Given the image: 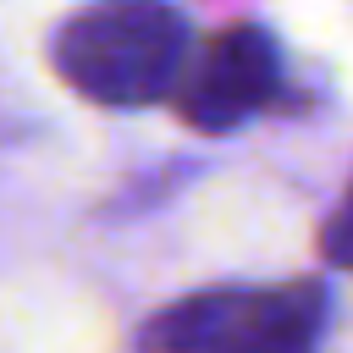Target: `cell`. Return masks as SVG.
<instances>
[{"label": "cell", "instance_id": "2", "mask_svg": "<svg viewBox=\"0 0 353 353\" xmlns=\"http://www.w3.org/2000/svg\"><path fill=\"white\" fill-rule=\"evenodd\" d=\"M281 99V50L259 22H232L204 39V50H188V66L171 88L176 116L193 132H232L254 110Z\"/></svg>", "mask_w": 353, "mask_h": 353}, {"label": "cell", "instance_id": "5", "mask_svg": "<svg viewBox=\"0 0 353 353\" xmlns=\"http://www.w3.org/2000/svg\"><path fill=\"white\" fill-rule=\"evenodd\" d=\"M320 254L331 259V265H342V270H353V182H347V199H342V210L320 226Z\"/></svg>", "mask_w": 353, "mask_h": 353}, {"label": "cell", "instance_id": "4", "mask_svg": "<svg viewBox=\"0 0 353 353\" xmlns=\"http://www.w3.org/2000/svg\"><path fill=\"white\" fill-rule=\"evenodd\" d=\"M237 309H243V287L188 292V298H176L171 309H160V314L143 325L138 347H143V353H215V347L226 342Z\"/></svg>", "mask_w": 353, "mask_h": 353}, {"label": "cell", "instance_id": "3", "mask_svg": "<svg viewBox=\"0 0 353 353\" xmlns=\"http://www.w3.org/2000/svg\"><path fill=\"white\" fill-rule=\"evenodd\" d=\"M325 287L287 281L265 292H243V309L215 353H314L325 331Z\"/></svg>", "mask_w": 353, "mask_h": 353}, {"label": "cell", "instance_id": "1", "mask_svg": "<svg viewBox=\"0 0 353 353\" xmlns=\"http://www.w3.org/2000/svg\"><path fill=\"white\" fill-rule=\"evenodd\" d=\"M188 50V17L171 0H88L50 39L55 77L110 110L171 99Z\"/></svg>", "mask_w": 353, "mask_h": 353}]
</instances>
